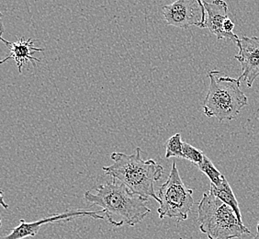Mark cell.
<instances>
[{"label":"cell","instance_id":"obj_18","mask_svg":"<svg viewBox=\"0 0 259 239\" xmlns=\"http://www.w3.org/2000/svg\"><path fill=\"white\" fill-rule=\"evenodd\" d=\"M180 239H182V238H180Z\"/></svg>","mask_w":259,"mask_h":239},{"label":"cell","instance_id":"obj_6","mask_svg":"<svg viewBox=\"0 0 259 239\" xmlns=\"http://www.w3.org/2000/svg\"><path fill=\"white\" fill-rule=\"evenodd\" d=\"M206 14L202 0H177L163 8L166 23L181 29H188L191 26L204 29Z\"/></svg>","mask_w":259,"mask_h":239},{"label":"cell","instance_id":"obj_15","mask_svg":"<svg viewBox=\"0 0 259 239\" xmlns=\"http://www.w3.org/2000/svg\"><path fill=\"white\" fill-rule=\"evenodd\" d=\"M224 29L227 33H233V30L234 29V22L230 20L229 18L225 20V24H224Z\"/></svg>","mask_w":259,"mask_h":239},{"label":"cell","instance_id":"obj_13","mask_svg":"<svg viewBox=\"0 0 259 239\" xmlns=\"http://www.w3.org/2000/svg\"><path fill=\"white\" fill-rule=\"evenodd\" d=\"M183 143L184 142H182L180 134H176L171 136L165 143V158H184Z\"/></svg>","mask_w":259,"mask_h":239},{"label":"cell","instance_id":"obj_1","mask_svg":"<svg viewBox=\"0 0 259 239\" xmlns=\"http://www.w3.org/2000/svg\"><path fill=\"white\" fill-rule=\"evenodd\" d=\"M87 202L102 208V213L110 224L120 227L135 226L151 213L147 207L148 199L133 194L124 185L112 179L100 184L93 190L85 191Z\"/></svg>","mask_w":259,"mask_h":239},{"label":"cell","instance_id":"obj_17","mask_svg":"<svg viewBox=\"0 0 259 239\" xmlns=\"http://www.w3.org/2000/svg\"><path fill=\"white\" fill-rule=\"evenodd\" d=\"M254 239H259V222L257 226H256V234L254 236Z\"/></svg>","mask_w":259,"mask_h":239},{"label":"cell","instance_id":"obj_5","mask_svg":"<svg viewBox=\"0 0 259 239\" xmlns=\"http://www.w3.org/2000/svg\"><path fill=\"white\" fill-rule=\"evenodd\" d=\"M192 195L193 190L185 185L174 161L168 178L160 187L157 193L159 198L157 213L160 219L169 217L177 220L178 223L188 219L189 213L194 205Z\"/></svg>","mask_w":259,"mask_h":239},{"label":"cell","instance_id":"obj_10","mask_svg":"<svg viewBox=\"0 0 259 239\" xmlns=\"http://www.w3.org/2000/svg\"><path fill=\"white\" fill-rule=\"evenodd\" d=\"M1 41L10 50V54L1 61V64H4L7 61L11 59L14 60L18 65L19 72L22 73L23 65L27 63H30L33 66H36L35 62H40L39 58L35 57L34 54L37 52H44L45 49L35 47V40H24V38H21L17 42H9L5 40L3 37H1Z\"/></svg>","mask_w":259,"mask_h":239},{"label":"cell","instance_id":"obj_11","mask_svg":"<svg viewBox=\"0 0 259 239\" xmlns=\"http://www.w3.org/2000/svg\"><path fill=\"white\" fill-rule=\"evenodd\" d=\"M209 191L212 194H214L216 197H218L221 201H223L226 205H229L230 207L234 210L240 223L244 224L243 220H242V214H241V211H240L238 202L235 198V195L233 192V189L228 183L227 179H225V177L223 179V182L220 185H214L210 183Z\"/></svg>","mask_w":259,"mask_h":239},{"label":"cell","instance_id":"obj_16","mask_svg":"<svg viewBox=\"0 0 259 239\" xmlns=\"http://www.w3.org/2000/svg\"><path fill=\"white\" fill-rule=\"evenodd\" d=\"M1 205L5 209L9 208V205H6L5 203H4V198H3V193L2 192H1Z\"/></svg>","mask_w":259,"mask_h":239},{"label":"cell","instance_id":"obj_12","mask_svg":"<svg viewBox=\"0 0 259 239\" xmlns=\"http://www.w3.org/2000/svg\"><path fill=\"white\" fill-rule=\"evenodd\" d=\"M197 168L209 178L210 183L220 185L223 182V179L225 178V176L215 168L214 165L207 155H204V158L202 160V162L198 165Z\"/></svg>","mask_w":259,"mask_h":239},{"label":"cell","instance_id":"obj_4","mask_svg":"<svg viewBox=\"0 0 259 239\" xmlns=\"http://www.w3.org/2000/svg\"><path fill=\"white\" fill-rule=\"evenodd\" d=\"M198 215L199 229L209 239L240 238L244 234H250L234 210L209 190L199 202Z\"/></svg>","mask_w":259,"mask_h":239},{"label":"cell","instance_id":"obj_9","mask_svg":"<svg viewBox=\"0 0 259 239\" xmlns=\"http://www.w3.org/2000/svg\"><path fill=\"white\" fill-rule=\"evenodd\" d=\"M207 18L204 28L216 36L217 40H226L237 44L239 37L234 33H227L224 29L225 20L228 19V5L225 0H213L211 3L203 1Z\"/></svg>","mask_w":259,"mask_h":239},{"label":"cell","instance_id":"obj_8","mask_svg":"<svg viewBox=\"0 0 259 239\" xmlns=\"http://www.w3.org/2000/svg\"><path fill=\"white\" fill-rule=\"evenodd\" d=\"M236 45L239 53L234 58L241 64L243 71L239 80H244L247 87L251 88L259 76V37L244 36Z\"/></svg>","mask_w":259,"mask_h":239},{"label":"cell","instance_id":"obj_7","mask_svg":"<svg viewBox=\"0 0 259 239\" xmlns=\"http://www.w3.org/2000/svg\"><path fill=\"white\" fill-rule=\"evenodd\" d=\"M100 212H89V211H69L63 214H54L48 217H45L44 219L40 221H35L31 223H27L25 220L20 219V224L16 226L15 228L11 229L10 233L7 234L2 239H23L28 237V236H35L40 231V227L44 224H53V223H57L60 221H71L75 218H79V217H84V216H89L92 217L94 219H105V216L100 215Z\"/></svg>","mask_w":259,"mask_h":239},{"label":"cell","instance_id":"obj_3","mask_svg":"<svg viewBox=\"0 0 259 239\" xmlns=\"http://www.w3.org/2000/svg\"><path fill=\"white\" fill-rule=\"evenodd\" d=\"M209 90L203 103V112L207 117H215L220 123L233 121L242 109L248 104V99L240 89L239 78L230 77L225 73L210 70Z\"/></svg>","mask_w":259,"mask_h":239},{"label":"cell","instance_id":"obj_14","mask_svg":"<svg viewBox=\"0 0 259 239\" xmlns=\"http://www.w3.org/2000/svg\"><path fill=\"white\" fill-rule=\"evenodd\" d=\"M183 154H184V160H189L195 166L200 164L204 158L205 155L201 150L198 149L185 142L183 143Z\"/></svg>","mask_w":259,"mask_h":239},{"label":"cell","instance_id":"obj_2","mask_svg":"<svg viewBox=\"0 0 259 239\" xmlns=\"http://www.w3.org/2000/svg\"><path fill=\"white\" fill-rule=\"evenodd\" d=\"M141 154L140 147H136L133 154L113 152L110 158L114 163L103 167L102 170L112 179L121 182L133 194L145 199L151 197L159 203V198L155 192V182L162 178L164 169L155 160H143Z\"/></svg>","mask_w":259,"mask_h":239}]
</instances>
